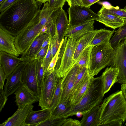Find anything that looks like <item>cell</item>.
Wrapping results in <instances>:
<instances>
[{
	"label": "cell",
	"instance_id": "cell-1",
	"mask_svg": "<svg viewBox=\"0 0 126 126\" xmlns=\"http://www.w3.org/2000/svg\"><path fill=\"white\" fill-rule=\"evenodd\" d=\"M35 0H17L0 15V27L16 36L32 20L37 12Z\"/></svg>",
	"mask_w": 126,
	"mask_h": 126
},
{
	"label": "cell",
	"instance_id": "cell-2",
	"mask_svg": "<svg viewBox=\"0 0 126 126\" xmlns=\"http://www.w3.org/2000/svg\"><path fill=\"white\" fill-rule=\"evenodd\" d=\"M126 121V101L118 90L104 99L100 105L98 126H121Z\"/></svg>",
	"mask_w": 126,
	"mask_h": 126
},
{
	"label": "cell",
	"instance_id": "cell-3",
	"mask_svg": "<svg viewBox=\"0 0 126 126\" xmlns=\"http://www.w3.org/2000/svg\"><path fill=\"white\" fill-rule=\"evenodd\" d=\"M104 96L101 76L91 78L87 92L79 103L73 107L70 116L75 115L78 111H81L83 114L94 107L100 105Z\"/></svg>",
	"mask_w": 126,
	"mask_h": 126
},
{
	"label": "cell",
	"instance_id": "cell-4",
	"mask_svg": "<svg viewBox=\"0 0 126 126\" xmlns=\"http://www.w3.org/2000/svg\"><path fill=\"white\" fill-rule=\"evenodd\" d=\"M114 49L110 43L93 47L91 53L88 66L90 77H94L112 61Z\"/></svg>",
	"mask_w": 126,
	"mask_h": 126
},
{
	"label": "cell",
	"instance_id": "cell-5",
	"mask_svg": "<svg viewBox=\"0 0 126 126\" xmlns=\"http://www.w3.org/2000/svg\"><path fill=\"white\" fill-rule=\"evenodd\" d=\"M41 10L39 9L32 20L19 34L15 36V47L19 55H21L37 37L43 26L40 23Z\"/></svg>",
	"mask_w": 126,
	"mask_h": 126
},
{
	"label": "cell",
	"instance_id": "cell-6",
	"mask_svg": "<svg viewBox=\"0 0 126 126\" xmlns=\"http://www.w3.org/2000/svg\"><path fill=\"white\" fill-rule=\"evenodd\" d=\"M68 28L86 23L93 20L97 21L99 14L92 11L89 7L81 5L69 7Z\"/></svg>",
	"mask_w": 126,
	"mask_h": 126
},
{
	"label": "cell",
	"instance_id": "cell-7",
	"mask_svg": "<svg viewBox=\"0 0 126 126\" xmlns=\"http://www.w3.org/2000/svg\"><path fill=\"white\" fill-rule=\"evenodd\" d=\"M59 77L55 70L49 73H44V78L41 97L39 106L42 109L49 108L56 89Z\"/></svg>",
	"mask_w": 126,
	"mask_h": 126
},
{
	"label": "cell",
	"instance_id": "cell-8",
	"mask_svg": "<svg viewBox=\"0 0 126 126\" xmlns=\"http://www.w3.org/2000/svg\"><path fill=\"white\" fill-rule=\"evenodd\" d=\"M60 66L56 70L59 78H62L73 65V58L79 39L70 36L68 37Z\"/></svg>",
	"mask_w": 126,
	"mask_h": 126
},
{
	"label": "cell",
	"instance_id": "cell-9",
	"mask_svg": "<svg viewBox=\"0 0 126 126\" xmlns=\"http://www.w3.org/2000/svg\"><path fill=\"white\" fill-rule=\"evenodd\" d=\"M114 49L110 66L119 70L117 83H126V41L122 40Z\"/></svg>",
	"mask_w": 126,
	"mask_h": 126
},
{
	"label": "cell",
	"instance_id": "cell-10",
	"mask_svg": "<svg viewBox=\"0 0 126 126\" xmlns=\"http://www.w3.org/2000/svg\"><path fill=\"white\" fill-rule=\"evenodd\" d=\"M80 68L75 64L62 78V92L59 103L70 100L76 77Z\"/></svg>",
	"mask_w": 126,
	"mask_h": 126
},
{
	"label": "cell",
	"instance_id": "cell-11",
	"mask_svg": "<svg viewBox=\"0 0 126 126\" xmlns=\"http://www.w3.org/2000/svg\"><path fill=\"white\" fill-rule=\"evenodd\" d=\"M28 63L22 62L7 77L4 90L7 97L14 93L19 88L24 85L23 74Z\"/></svg>",
	"mask_w": 126,
	"mask_h": 126
},
{
	"label": "cell",
	"instance_id": "cell-12",
	"mask_svg": "<svg viewBox=\"0 0 126 126\" xmlns=\"http://www.w3.org/2000/svg\"><path fill=\"white\" fill-rule=\"evenodd\" d=\"M36 62L35 60L27 63L23 72V84L33 93L39 101L40 98L36 74Z\"/></svg>",
	"mask_w": 126,
	"mask_h": 126
},
{
	"label": "cell",
	"instance_id": "cell-13",
	"mask_svg": "<svg viewBox=\"0 0 126 126\" xmlns=\"http://www.w3.org/2000/svg\"><path fill=\"white\" fill-rule=\"evenodd\" d=\"M33 105L28 104L18 107L13 114L0 125V126H26L25 121L29 113L33 110Z\"/></svg>",
	"mask_w": 126,
	"mask_h": 126
},
{
	"label": "cell",
	"instance_id": "cell-14",
	"mask_svg": "<svg viewBox=\"0 0 126 126\" xmlns=\"http://www.w3.org/2000/svg\"><path fill=\"white\" fill-rule=\"evenodd\" d=\"M49 36L47 33L37 36L30 46L21 54L20 59L25 62H29L35 60V56L40 50L43 41Z\"/></svg>",
	"mask_w": 126,
	"mask_h": 126
},
{
	"label": "cell",
	"instance_id": "cell-15",
	"mask_svg": "<svg viewBox=\"0 0 126 126\" xmlns=\"http://www.w3.org/2000/svg\"><path fill=\"white\" fill-rule=\"evenodd\" d=\"M14 93L15 95V101L18 107L39 102L37 97L24 84L19 88Z\"/></svg>",
	"mask_w": 126,
	"mask_h": 126
},
{
	"label": "cell",
	"instance_id": "cell-16",
	"mask_svg": "<svg viewBox=\"0 0 126 126\" xmlns=\"http://www.w3.org/2000/svg\"><path fill=\"white\" fill-rule=\"evenodd\" d=\"M15 36L0 27V51L16 57L19 54L15 45Z\"/></svg>",
	"mask_w": 126,
	"mask_h": 126
},
{
	"label": "cell",
	"instance_id": "cell-17",
	"mask_svg": "<svg viewBox=\"0 0 126 126\" xmlns=\"http://www.w3.org/2000/svg\"><path fill=\"white\" fill-rule=\"evenodd\" d=\"M0 63L7 77L22 62L17 57L0 51Z\"/></svg>",
	"mask_w": 126,
	"mask_h": 126
},
{
	"label": "cell",
	"instance_id": "cell-18",
	"mask_svg": "<svg viewBox=\"0 0 126 126\" xmlns=\"http://www.w3.org/2000/svg\"><path fill=\"white\" fill-rule=\"evenodd\" d=\"M94 20L68 28L65 37L72 36L76 39H79L86 33L94 30Z\"/></svg>",
	"mask_w": 126,
	"mask_h": 126
},
{
	"label": "cell",
	"instance_id": "cell-19",
	"mask_svg": "<svg viewBox=\"0 0 126 126\" xmlns=\"http://www.w3.org/2000/svg\"><path fill=\"white\" fill-rule=\"evenodd\" d=\"M119 70L117 68L108 66L103 73L101 76L103 84L104 95L116 83H117Z\"/></svg>",
	"mask_w": 126,
	"mask_h": 126
},
{
	"label": "cell",
	"instance_id": "cell-20",
	"mask_svg": "<svg viewBox=\"0 0 126 126\" xmlns=\"http://www.w3.org/2000/svg\"><path fill=\"white\" fill-rule=\"evenodd\" d=\"M51 112L49 108L35 111L32 110L29 113L26 118V126H36L50 117Z\"/></svg>",
	"mask_w": 126,
	"mask_h": 126
},
{
	"label": "cell",
	"instance_id": "cell-21",
	"mask_svg": "<svg viewBox=\"0 0 126 126\" xmlns=\"http://www.w3.org/2000/svg\"><path fill=\"white\" fill-rule=\"evenodd\" d=\"M100 105L96 106L83 114L80 121L81 126H98L99 122Z\"/></svg>",
	"mask_w": 126,
	"mask_h": 126
},
{
	"label": "cell",
	"instance_id": "cell-22",
	"mask_svg": "<svg viewBox=\"0 0 126 126\" xmlns=\"http://www.w3.org/2000/svg\"><path fill=\"white\" fill-rule=\"evenodd\" d=\"M56 34L61 42L64 39L68 28L69 20L67 18L66 13L63 8L56 20Z\"/></svg>",
	"mask_w": 126,
	"mask_h": 126
},
{
	"label": "cell",
	"instance_id": "cell-23",
	"mask_svg": "<svg viewBox=\"0 0 126 126\" xmlns=\"http://www.w3.org/2000/svg\"><path fill=\"white\" fill-rule=\"evenodd\" d=\"M98 14L99 18L97 21L114 30L120 27L125 22L123 18L103 13H98Z\"/></svg>",
	"mask_w": 126,
	"mask_h": 126
},
{
	"label": "cell",
	"instance_id": "cell-24",
	"mask_svg": "<svg viewBox=\"0 0 126 126\" xmlns=\"http://www.w3.org/2000/svg\"><path fill=\"white\" fill-rule=\"evenodd\" d=\"M114 32V30L111 31L103 29H97L95 35L87 47H94L110 43L111 37Z\"/></svg>",
	"mask_w": 126,
	"mask_h": 126
},
{
	"label": "cell",
	"instance_id": "cell-25",
	"mask_svg": "<svg viewBox=\"0 0 126 126\" xmlns=\"http://www.w3.org/2000/svg\"><path fill=\"white\" fill-rule=\"evenodd\" d=\"M97 29L87 33L79 39L73 58V65L76 63L83 51L87 47L95 35Z\"/></svg>",
	"mask_w": 126,
	"mask_h": 126
},
{
	"label": "cell",
	"instance_id": "cell-26",
	"mask_svg": "<svg viewBox=\"0 0 126 126\" xmlns=\"http://www.w3.org/2000/svg\"><path fill=\"white\" fill-rule=\"evenodd\" d=\"M73 107L70 100L59 103L51 112V118H65L70 116Z\"/></svg>",
	"mask_w": 126,
	"mask_h": 126
},
{
	"label": "cell",
	"instance_id": "cell-27",
	"mask_svg": "<svg viewBox=\"0 0 126 126\" xmlns=\"http://www.w3.org/2000/svg\"><path fill=\"white\" fill-rule=\"evenodd\" d=\"M90 78L88 71V67H81L76 77L71 98L74 94L88 79Z\"/></svg>",
	"mask_w": 126,
	"mask_h": 126
},
{
	"label": "cell",
	"instance_id": "cell-28",
	"mask_svg": "<svg viewBox=\"0 0 126 126\" xmlns=\"http://www.w3.org/2000/svg\"><path fill=\"white\" fill-rule=\"evenodd\" d=\"M36 60V72L40 100L43 91L44 78L43 58Z\"/></svg>",
	"mask_w": 126,
	"mask_h": 126
},
{
	"label": "cell",
	"instance_id": "cell-29",
	"mask_svg": "<svg viewBox=\"0 0 126 126\" xmlns=\"http://www.w3.org/2000/svg\"><path fill=\"white\" fill-rule=\"evenodd\" d=\"M115 32L110 41V43L113 49L116 47L120 42L126 37V20H125L123 24Z\"/></svg>",
	"mask_w": 126,
	"mask_h": 126
},
{
	"label": "cell",
	"instance_id": "cell-30",
	"mask_svg": "<svg viewBox=\"0 0 126 126\" xmlns=\"http://www.w3.org/2000/svg\"><path fill=\"white\" fill-rule=\"evenodd\" d=\"M91 78L88 79L71 96L70 100L73 107L79 103L85 94L88 88Z\"/></svg>",
	"mask_w": 126,
	"mask_h": 126
},
{
	"label": "cell",
	"instance_id": "cell-31",
	"mask_svg": "<svg viewBox=\"0 0 126 126\" xmlns=\"http://www.w3.org/2000/svg\"><path fill=\"white\" fill-rule=\"evenodd\" d=\"M93 47L90 46L86 47L82 52L75 63L81 68L88 67L90 54Z\"/></svg>",
	"mask_w": 126,
	"mask_h": 126
},
{
	"label": "cell",
	"instance_id": "cell-32",
	"mask_svg": "<svg viewBox=\"0 0 126 126\" xmlns=\"http://www.w3.org/2000/svg\"><path fill=\"white\" fill-rule=\"evenodd\" d=\"M102 13L109 14L123 18H126V11L124 9H120L111 6L107 8L103 5L98 13Z\"/></svg>",
	"mask_w": 126,
	"mask_h": 126
},
{
	"label": "cell",
	"instance_id": "cell-33",
	"mask_svg": "<svg viewBox=\"0 0 126 126\" xmlns=\"http://www.w3.org/2000/svg\"><path fill=\"white\" fill-rule=\"evenodd\" d=\"M62 79H58L53 97L49 109L52 112L59 103L62 92L61 83Z\"/></svg>",
	"mask_w": 126,
	"mask_h": 126
},
{
	"label": "cell",
	"instance_id": "cell-34",
	"mask_svg": "<svg viewBox=\"0 0 126 126\" xmlns=\"http://www.w3.org/2000/svg\"><path fill=\"white\" fill-rule=\"evenodd\" d=\"M66 119L65 118H52L49 117L36 126H62Z\"/></svg>",
	"mask_w": 126,
	"mask_h": 126
},
{
	"label": "cell",
	"instance_id": "cell-35",
	"mask_svg": "<svg viewBox=\"0 0 126 126\" xmlns=\"http://www.w3.org/2000/svg\"><path fill=\"white\" fill-rule=\"evenodd\" d=\"M50 14V11L48 8V2H47L44 3L43 7L41 10L40 16L39 23L43 26L47 24Z\"/></svg>",
	"mask_w": 126,
	"mask_h": 126
},
{
	"label": "cell",
	"instance_id": "cell-36",
	"mask_svg": "<svg viewBox=\"0 0 126 126\" xmlns=\"http://www.w3.org/2000/svg\"><path fill=\"white\" fill-rule=\"evenodd\" d=\"M52 58L51 37H50V40L48 45L47 52L46 55L43 58V65L44 73L46 72Z\"/></svg>",
	"mask_w": 126,
	"mask_h": 126
},
{
	"label": "cell",
	"instance_id": "cell-37",
	"mask_svg": "<svg viewBox=\"0 0 126 126\" xmlns=\"http://www.w3.org/2000/svg\"><path fill=\"white\" fill-rule=\"evenodd\" d=\"M48 2L49 9L60 8H63L66 0H49Z\"/></svg>",
	"mask_w": 126,
	"mask_h": 126
},
{
	"label": "cell",
	"instance_id": "cell-38",
	"mask_svg": "<svg viewBox=\"0 0 126 126\" xmlns=\"http://www.w3.org/2000/svg\"><path fill=\"white\" fill-rule=\"evenodd\" d=\"M63 39L61 42L57 52L52 58L46 72L51 73L55 70V66L58 58L60 49L62 44Z\"/></svg>",
	"mask_w": 126,
	"mask_h": 126
},
{
	"label": "cell",
	"instance_id": "cell-39",
	"mask_svg": "<svg viewBox=\"0 0 126 126\" xmlns=\"http://www.w3.org/2000/svg\"><path fill=\"white\" fill-rule=\"evenodd\" d=\"M53 58L57 52L60 45L61 42L56 34L54 37L51 38Z\"/></svg>",
	"mask_w": 126,
	"mask_h": 126
},
{
	"label": "cell",
	"instance_id": "cell-40",
	"mask_svg": "<svg viewBox=\"0 0 126 126\" xmlns=\"http://www.w3.org/2000/svg\"><path fill=\"white\" fill-rule=\"evenodd\" d=\"M7 97L3 88L0 89V112H1L6 103L8 99Z\"/></svg>",
	"mask_w": 126,
	"mask_h": 126
},
{
	"label": "cell",
	"instance_id": "cell-41",
	"mask_svg": "<svg viewBox=\"0 0 126 126\" xmlns=\"http://www.w3.org/2000/svg\"><path fill=\"white\" fill-rule=\"evenodd\" d=\"M62 126H81V124L78 120L71 118L66 119Z\"/></svg>",
	"mask_w": 126,
	"mask_h": 126
},
{
	"label": "cell",
	"instance_id": "cell-42",
	"mask_svg": "<svg viewBox=\"0 0 126 126\" xmlns=\"http://www.w3.org/2000/svg\"><path fill=\"white\" fill-rule=\"evenodd\" d=\"M47 30L46 33L51 38L54 37L56 34V29L55 23H53L47 26Z\"/></svg>",
	"mask_w": 126,
	"mask_h": 126
},
{
	"label": "cell",
	"instance_id": "cell-43",
	"mask_svg": "<svg viewBox=\"0 0 126 126\" xmlns=\"http://www.w3.org/2000/svg\"><path fill=\"white\" fill-rule=\"evenodd\" d=\"M48 45L41 49L38 51L35 56V60L43 59L45 57L47 52Z\"/></svg>",
	"mask_w": 126,
	"mask_h": 126
},
{
	"label": "cell",
	"instance_id": "cell-44",
	"mask_svg": "<svg viewBox=\"0 0 126 126\" xmlns=\"http://www.w3.org/2000/svg\"><path fill=\"white\" fill-rule=\"evenodd\" d=\"M17 0H6L0 5V12H2Z\"/></svg>",
	"mask_w": 126,
	"mask_h": 126
},
{
	"label": "cell",
	"instance_id": "cell-45",
	"mask_svg": "<svg viewBox=\"0 0 126 126\" xmlns=\"http://www.w3.org/2000/svg\"><path fill=\"white\" fill-rule=\"evenodd\" d=\"M7 77L5 74L3 69L0 65V89H3L4 85L5 80Z\"/></svg>",
	"mask_w": 126,
	"mask_h": 126
},
{
	"label": "cell",
	"instance_id": "cell-46",
	"mask_svg": "<svg viewBox=\"0 0 126 126\" xmlns=\"http://www.w3.org/2000/svg\"><path fill=\"white\" fill-rule=\"evenodd\" d=\"M100 0H82L81 6L90 8L93 4Z\"/></svg>",
	"mask_w": 126,
	"mask_h": 126
},
{
	"label": "cell",
	"instance_id": "cell-47",
	"mask_svg": "<svg viewBox=\"0 0 126 126\" xmlns=\"http://www.w3.org/2000/svg\"><path fill=\"white\" fill-rule=\"evenodd\" d=\"M69 7L81 5L82 0H66Z\"/></svg>",
	"mask_w": 126,
	"mask_h": 126
},
{
	"label": "cell",
	"instance_id": "cell-48",
	"mask_svg": "<svg viewBox=\"0 0 126 126\" xmlns=\"http://www.w3.org/2000/svg\"><path fill=\"white\" fill-rule=\"evenodd\" d=\"M121 90L122 91L126 101V83L122 84L121 85ZM126 125V123L125 126Z\"/></svg>",
	"mask_w": 126,
	"mask_h": 126
},
{
	"label": "cell",
	"instance_id": "cell-49",
	"mask_svg": "<svg viewBox=\"0 0 126 126\" xmlns=\"http://www.w3.org/2000/svg\"><path fill=\"white\" fill-rule=\"evenodd\" d=\"M47 30V27L46 25L43 26L38 34L37 37L43 33H46Z\"/></svg>",
	"mask_w": 126,
	"mask_h": 126
},
{
	"label": "cell",
	"instance_id": "cell-50",
	"mask_svg": "<svg viewBox=\"0 0 126 126\" xmlns=\"http://www.w3.org/2000/svg\"><path fill=\"white\" fill-rule=\"evenodd\" d=\"M50 37L49 36L43 41L42 44V45L40 50L42 48H43L49 44L50 41Z\"/></svg>",
	"mask_w": 126,
	"mask_h": 126
},
{
	"label": "cell",
	"instance_id": "cell-51",
	"mask_svg": "<svg viewBox=\"0 0 126 126\" xmlns=\"http://www.w3.org/2000/svg\"><path fill=\"white\" fill-rule=\"evenodd\" d=\"M49 0H36L39 8H40L42 4L43 3H45L47 2Z\"/></svg>",
	"mask_w": 126,
	"mask_h": 126
},
{
	"label": "cell",
	"instance_id": "cell-52",
	"mask_svg": "<svg viewBox=\"0 0 126 126\" xmlns=\"http://www.w3.org/2000/svg\"><path fill=\"white\" fill-rule=\"evenodd\" d=\"M75 115L78 118H79L82 116L83 114L81 111H78L76 112Z\"/></svg>",
	"mask_w": 126,
	"mask_h": 126
},
{
	"label": "cell",
	"instance_id": "cell-53",
	"mask_svg": "<svg viewBox=\"0 0 126 126\" xmlns=\"http://www.w3.org/2000/svg\"><path fill=\"white\" fill-rule=\"evenodd\" d=\"M6 0H0V5L3 3Z\"/></svg>",
	"mask_w": 126,
	"mask_h": 126
},
{
	"label": "cell",
	"instance_id": "cell-54",
	"mask_svg": "<svg viewBox=\"0 0 126 126\" xmlns=\"http://www.w3.org/2000/svg\"><path fill=\"white\" fill-rule=\"evenodd\" d=\"M124 9L126 11V6L124 7Z\"/></svg>",
	"mask_w": 126,
	"mask_h": 126
},
{
	"label": "cell",
	"instance_id": "cell-55",
	"mask_svg": "<svg viewBox=\"0 0 126 126\" xmlns=\"http://www.w3.org/2000/svg\"><path fill=\"white\" fill-rule=\"evenodd\" d=\"M123 40H124L125 41H126V37Z\"/></svg>",
	"mask_w": 126,
	"mask_h": 126
},
{
	"label": "cell",
	"instance_id": "cell-56",
	"mask_svg": "<svg viewBox=\"0 0 126 126\" xmlns=\"http://www.w3.org/2000/svg\"><path fill=\"white\" fill-rule=\"evenodd\" d=\"M124 19L125 20H126V18H124Z\"/></svg>",
	"mask_w": 126,
	"mask_h": 126
}]
</instances>
